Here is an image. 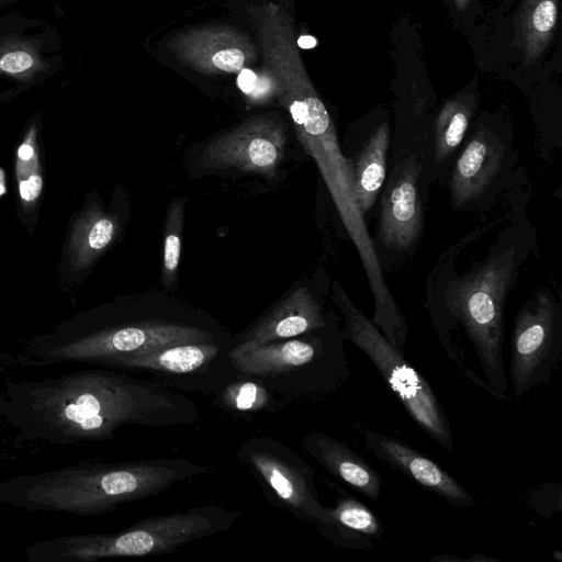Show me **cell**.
I'll return each mask as SVG.
<instances>
[{
  "label": "cell",
  "mask_w": 562,
  "mask_h": 562,
  "mask_svg": "<svg viewBox=\"0 0 562 562\" xmlns=\"http://www.w3.org/2000/svg\"><path fill=\"white\" fill-rule=\"evenodd\" d=\"M15 425L30 437L58 443L111 440L125 425L175 427L200 422L194 400L154 380L87 370L19 386Z\"/></svg>",
  "instance_id": "obj_1"
},
{
  "label": "cell",
  "mask_w": 562,
  "mask_h": 562,
  "mask_svg": "<svg viewBox=\"0 0 562 562\" xmlns=\"http://www.w3.org/2000/svg\"><path fill=\"white\" fill-rule=\"evenodd\" d=\"M212 473L210 465L180 457L82 463L2 482L0 501L32 510L100 515Z\"/></svg>",
  "instance_id": "obj_2"
},
{
  "label": "cell",
  "mask_w": 562,
  "mask_h": 562,
  "mask_svg": "<svg viewBox=\"0 0 562 562\" xmlns=\"http://www.w3.org/2000/svg\"><path fill=\"white\" fill-rule=\"evenodd\" d=\"M345 336L322 328L267 344H234L229 351L237 374L262 382L282 402H313L330 395L350 378Z\"/></svg>",
  "instance_id": "obj_3"
},
{
  "label": "cell",
  "mask_w": 562,
  "mask_h": 562,
  "mask_svg": "<svg viewBox=\"0 0 562 562\" xmlns=\"http://www.w3.org/2000/svg\"><path fill=\"white\" fill-rule=\"evenodd\" d=\"M240 517V512L222 505H203L148 517L114 533L63 536L37 542L25 553L36 562H93L169 554L192 541L229 530Z\"/></svg>",
  "instance_id": "obj_4"
},
{
  "label": "cell",
  "mask_w": 562,
  "mask_h": 562,
  "mask_svg": "<svg viewBox=\"0 0 562 562\" xmlns=\"http://www.w3.org/2000/svg\"><path fill=\"white\" fill-rule=\"evenodd\" d=\"M282 101L288 108L299 140L314 158L327 184L344 224L357 245L376 295L387 290L381 283L372 244L367 236L362 214L355 201L351 164L342 156L334 124L308 80L296 50H290V76L283 75Z\"/></svg>",
  "instance_id": "obj_5"
},
{
  "label": "cell",
  "mask_w": 562,
  "mask_h": 562,
  "mask_svg": "<svg viewBox=\"0 0 562 562\" xmlns=\"http://www.w3.org/2000/svg\"><path fill=\"white\" fill-rule=\"evenodd\" d=\"M515 251L508 249L459 281L447 300V321L436 324L438 336L460 324L480 364L491 394L508 401L503 361L504 307L515 279Z\"/></svg>",
  "instance_id": "obj_6"
},
{
  "label": "cell",
  "mask_w": 562,
  "mask_h": 562,
  "mask_svg": "<svg viewBox=\"0 0 562 562\" xmlns=\"http://www.w3.org/2000/svg\"><path fill=\"white\" fill-rule=\"evenodd\" d=\"M333 299L345 316V339L367 355L386 386L418 427L451 453L453 437L449 418L427 380L352 304L336 282Z\"/></svg>",
  "instance_id": "obj_7"
},
{
  "label": "cell",
  "mask_w": 562,
  "mask_h": 562,
  "mask_svg": "<svg viewBox=\"0 0 562 562\" xmlns=\"http://www.w3.org/2000/svg\"><path fill=\"white\" fill-rule=\"evenodd\" d=\"M228 339L206 323L165 317H140L108 325L54 346L44 360L82 361L112 367L126 356L182 342Z\"/></svg>",
  "instance_id": "obj_8"
},
{
  "label": "cell",
  "mask_w": 562,
  "mask_h": 562,
  "mask_svg": "<svg viewBox=\"0 0 562 562\" xmlns=\"http://www.w3.org/2000/svg\"><path fill=\"white\" fill-rule=\"evenodd\" d=\"M236 458L272 506L310 524L326 517L328 508L319 502L312 467L283 441L252 436L239 445Z\"/></svg>",
  "instance_id": "obj_9"
},
{
  "label": "cell",
  "mask_w": 562,
  "mask_h": 562,
  "mask_svg": "<svg viewBox=\"0 0 562 562\" xmlns=\"http://www.w3.org/2000/svg\"><path fill=\"white\" fill-rule=\"evenodd\" d=\"M234 340L175 344L126 356L112 368L148 374L170 389L213 395L238 374L229 351Z\"/></svg>",
  "instance_id": "obj_10"
},
{
  "label": "cell",
  "mask_w": 562,
  "mask_h": 562,
  "mask_svg": "<svg viewBox=\"0 0 562 562\" xmlns=\"http://www.w3.org/2000/svg\"><path fill=\"white\" fill-rule=\"evenodd\" d=\"M562 319L548 290L539 291L516 315L509 375L516 397L547 385L561 361Z\"/></svg>",
  "instance_id": "obj_11"
},
{
  "label": "cell",
  "mask_w": 562,
  "mask_h": 562,
  "mask_svg": "<svg viewBox=\"0 0 562 562\" xmlns=\"http://www.w3.org/2000/svg\"><path fill=\"white\" fill-rule=\"evenodd\" d=\"M64 65L56 26L15 12L0 16V79L29 88L57 75Z\"/></svg>",
  "instance_id": "obj_12"
},
{
  "label": "cell",
  "mask_w": 562,
  "mask_h": 562,
  "mask_svg": "<svg viewBox=\"0 0 562 562\" xmlns=\"http://www.w3.org/2000/svg\"><path fill=\"white\" fill-rule=\"evenodd\" d=\"M286 133L274 119L259 116L215 138L203 150L201 161L213 168H235L271 177L280 165Z\"/></svg>",
  "instance_id": "obj_13"
},
{
  "label": "cell",
  "mask_w": 562,
  "mask_h": 562,
  "mask_svg": "<svg viewBox=\"0 0 562 562\" xmlns=\"http://www.w3.org/2000/svg\"><path fill=\"white\" fill-rule=\"evenodd\" d=\"M361 436L376 459L436 493L449 505L458 508L474 505V498L454 477L404 441L371 429H363Z\"/></svg>",
  "instance_id": "obj_14"
},
{
  "label": "cell",
  "mask_w": 562,
  "mask_h": 562,
  "mask_svg": "<svg viewBox=\"0 0 562 562\" xmlns=\"http://www.w3.org/2000/svg\"><path fill=\"white\" fill-rule=\"evenodd\" d=\"M417 180L414 159L405 158L393 170L383 193L379 221V236L387 248L406 249L419 234L423 206Z\"/></svg>",
  "instance_id": "obj_15"
},
{
  "label": "cell",
  "mask_w": 562,
  "mask_h": 562,
  "mask_svg": "<svg viewBox=\"0 0 562 562\" xmlns=\"http://www.w3.org/2000/svg\"><path fill=\"white\" fill-rule=\"evenodd\" d=\"M319 301L305 286L292 290L234 344H267L292 338L326 326Z\"/></svg>",
  "instance_id": "obj_16"
},
{
  "label": "cell",
  "mask_w": 562,
  "mask_h": 562,
  "mask_svg": "<svg viewBox=\"0 0 562 562\" xmlns=\"http://www.w3.org/2000/svg\"><path fill=\"white\" fill-rule=\"evenodd\" d=\"M302 447L338 481L373 502L380 498L382 487L380 473L346 442L321 431H312L303 437Z\"/></svg>",
  "instance_id": "obj_17"
},
{
  "label": "cell",
  "mask_w": 562,
  "mask_h": 562,
  "mask_svg": "<svg viewBox=\"0 0 562 562\" xmlns=\"http://www.w3.org/2000/svg\"><path fill=\"white\" fill-rule=\"evenodd\" d=\"M503 157L501 145L483 128L470 139L457 160L451 179L456 207L479 198L496 176Z\"/></svg>",
  "instance_id": "obj_18"
},
{
  "label": "cell",
  "mask_w": 562,
  "mask_h": 562,
  "mask_svg": "<svg viewBox=\"0 0 562 562\" xmlns=\"http://www.w3.org/2000/svg\"><path fill=\"white\" fill-rule=\"evenodd\" d=\"M316 531L330 543L346 549L372 548V539L381 538L379 517L353 496L342 494L326 517L314 524Z\"/></svg>",
  "instance_id": "obj_19"
},
{
  "label": "cell",
  "mask_w": 562,
  "mask_h": 562,
  "mask_svg": "<svg viewBox=\"0 0 562 562\" xmlns=\"http://www.w3.org/2000/svg\"><path fill=\"white\" fill-rule=\"evenodd\" d=\"M387 144L389 125L382 123L351 164L353 195L361 214L372 207L384 182Z\"/></svg>",
  "instance_id": "obj_20"
},
{
  "label": "cell",
  "mask_w": 562,
  "mask_h": 562,
  "mask_svg": "<svg viewBox=\"0 0 562 562\" xmlns=\"http://www.w3.org/2000/svg\"><path fill=\"white\" fill-rule=\"evenodd\" d=\"M559 0H522L515 21V42L524 63H536L554 34Z\"/></svg>",
  "instance_id": "obj_21"
},
{
  "label": "cell",
  "mask_w": 562,
  "mask_h": 562,
  "mask_svg": "<svg viewBox=\"0 0 562 562\" xmlns=\"http://www.w3.org/2000/svg\"><path fill=\"white\" fill-rule=\"evenodd\" d=\"M212 402L220 409L251 423L254 415L277 411L282 401L259 380L238 374L212 395Z\"/></svg>",
  "instance_id": "obj_22"
},
{
  "label": "cell",
  "mask_w": 562,
  "mask_h": 562,
  "mask_svg": "<svg viewBox=\"0 0 562 562\" xmlns=\"http://www.w3.org/2000/svg\"><path fill=\"white\" fill-rule=\"evenodd\" d=\"M117 224L113 216L99 209L85 215L75 228L72 252L77 267H86L114 239Z\"/></svg>",
  "instance_id": "obj_23"
},
{
  "label": "cell",
  "mask_w": 562,
  "mask_h": 562,
  "mask_svg": "<svg viewBox=\"0 0 562 562\" xmlns=\"http://www.w3.org/2000/svg\"><path fill=\"white\" fill-rule=\"evenodd\" d=\"M473 111L474 98L470 94H459L443 104L435 126L437 162L450 156L460 145Z\"/></svg>",
  "instance_id": "obj_24"
},
{
  "label": "cell",
  "mask_w": 562,
  "mask_h": 562,
  "mask_svg": "<svg viewBox=\"0 0 562 562\" xmlns=\"http://www.w3.org/2000/svg\"><path fill=\"white\" fill-rule=\"evenodd\" d=\"M183 218L184 200L177 199L168 206L164 233L161 281L168 290L173 289L177 282L181 255Z\"/></svg>",
  "instance_id": "obj_25"
},
{
  "label": "cell",
  "mask_w": 562,
  "mask_h": 562,
  "mask_svg": "<svg viewBox=\"0 0 562 562\" xmlns=\"http://www.w3.org/2000/svg\"><path fill=\"white\" fill-rule=\"evenodd\" d=\"M37 168V158L34 146L30 142H24L18 149L16 173L22 180L34 173Z\"/></svg>",
  "instance_id": "obj_26"
},
{
  "label": "cell",
  "mask_w": 562,
  "mask_h": 562,
  "mask_svg": "<svg viewBox=\"0 0 562 562\" xmlns=\"http://www.w3.org/2000/svg\"><path fill=\"white\" fill-rule=\"evenodd\" d=\"M43 178L38 172L20 180L19 192L24 203L34 202L42 192Z\"/></svg>",
  "instance_id": "obj_27"
},
{
  "label": "cell",
  "mask_w": 562,
  "mask_h": 562,
  "mask_svg": "<svg viewBox=\"0 0 562 562\" xmlns=\"http://www.w3.org/2000/svg\"><path fill=\"white\" fill-rule=\"evenodd\" d=\"M257 79L258 77L252 70L244 69L238 75L237 85L244 93L250 95L256 86Z\"/></svg>",
  "instance_id": "obj_28"
},
{
  "label": "cell",
  "mask_w": 562,
  "mask_h": 562,
  "mask_svg": "<svg viewBox=\"0 0 562 562\" xmlns=\"http://www.w3.org/2000/svg\"><path fill=\"white\" fill-rule=\"evenodd\" d=\"M315 44H316L315 38L310 35H302L297 40V45L302 48H311V47H314Z\"/></svg>",
  "instance_id": "obj_29"
},
{
  "label": "cell",
  "mask_w": 562,
  "mask_h": 562,
  "mask_svg": "<svg viewBox=\"0 0 562 562\" xmlns=\"http://www.w3.org/2000/svg\"><path fill=\"white\" fill-rule=\"evenodd\" d=\"M458 10L462 11L468 8L470 0H453Z\"/></svg>",
  "instance_id": "obj_30"
},
{
  "label": "cell",
  "mask_w": 562,
  "mask_h": 562,
  "mask_svg": "<svg viewBox=\"0 0 562 562\" xmlns=\"http://www.w3.org/2000/svg\"><path fill=\"white\" fill-rule=\"evenodd\" d=\"M20 1H23V0H0V10L4 9L7 7H10L14 3H18Z\"/></svg>",
  "instance_id": "obj_31"
},
{
  "label": "cell",
  "mask_w": 562,
  "mask_h": 562,
  "mask_svg": "<svg viewBox=\"0 0 562 562\" xmlns=\"http://www.w3.org/2000/svg\"><path fill=\"white\" fill-rule=\"evenodd\" d=\"M2 189H3V187L1 186V187H0V193L3 191Z\"/></svg>",
  "instance_id": "obj_32"
}]
</instances>
